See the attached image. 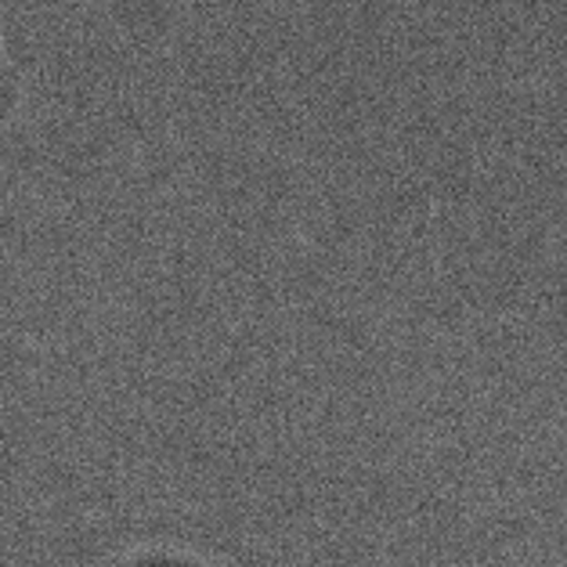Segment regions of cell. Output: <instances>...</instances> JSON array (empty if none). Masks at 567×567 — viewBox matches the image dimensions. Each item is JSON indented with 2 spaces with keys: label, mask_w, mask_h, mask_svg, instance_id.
Returning <instances> with one entry per match:
<instances>
[]
</instances>
